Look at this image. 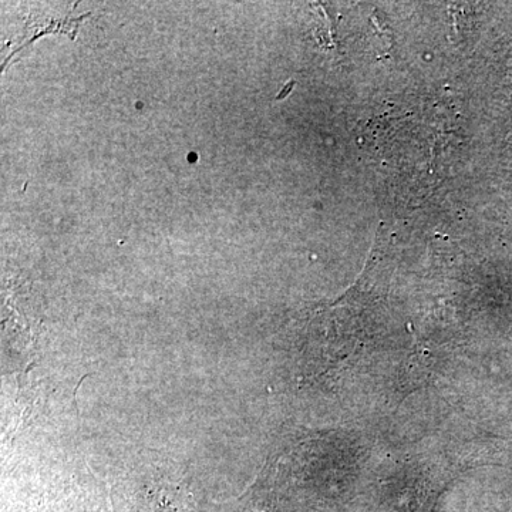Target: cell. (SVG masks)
<instances>
[{
	"instance_id": "6da1fadb",
	"label": "cell",
	"mask_w": 512,
	"mask_h": 512,
	"mask_svg": "<svg viewBox=\"0 0 512 512\" xmlns=\"http://www.w3.org/2000/svg\"><path fill=\"white\" fill-rule=\"evenodd\" d=\"M187 498L174 484H156L146 495L144 512H187Z\"/></svg>"
}]
</instances>
